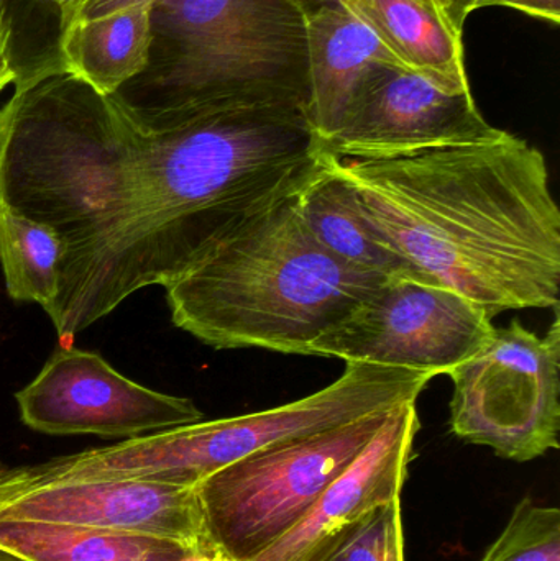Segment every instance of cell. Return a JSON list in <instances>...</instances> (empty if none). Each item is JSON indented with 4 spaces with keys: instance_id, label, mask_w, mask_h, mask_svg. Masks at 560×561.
I'll use <instances>...</instances> for the list:
<instances>
[{
    "instance_id": "12",
    "label": "cell",
    "mask_w": 560,
    "mask_h": 561,
    "mask_svg": "<svg viewBox=\"0 0 560 561\" xmlns=\"http://www.w3.org/2000/svg\"><path fill=\"white\" fill-rule=\"evenodd\" d=\"M420 427L416 402L397 405L306 516L250 561L331 560L380 507L401 497Z\"/></svg>"
},
{
    "instance_id": "28",
    "label": "cell",
    "mask_w": 560,
    "mask_h": 561,
    "mask_svg": "<svg viewBox=\"0 0 560 561\" xmlns=\"http://www.w3.org/2000/svg\"><path fill=\"white\" fill-rule=\"evenodd\" d=\"M180 561H232L217 552H190Z\"/></svg>"
},
{
    "instance_id": "11",
    "label": "cell",
    "mask_w": 560,
    "mask_h": 561,
    "mask_svg": "<svg viewBox=\"0 0 560 561\" xmlns=\"http://www.w3.org/2000/svg\"><path fill=\"white\" fill-rule=\"evenodd\" d=\"M0 520L69 524L214 552L194 486L140 480L48 484L0 507Z\"/></svg>"
},
{
    "instance_id": "14",
    "label": "cell",
    "mask_w": 560,
    "mask_h": 561,
    "mask_svg": "<svg viewBox=\"0 0 560 561\" xmlns=\"http://www.w3.org/2000/svg\"><path fill=\"white\" fill-rule=\"evenodd\" d=\"M407 71L450 92L470 89L462 32L424 0H342Z\"/></svg>"
},
{
    "instance_id": "8",
    "label": "cell",
    "mask_w": 560,
    "mask_h": 561,
    "mask_svg": "<svg viewBox=\"0 0 560 561\" xmlns=\"http://www.w3.org/2000/svg\"><path fill=\"white\" fill-rule=\"evenodd\" d=\"M112 95L137 122L227 102L306 104L305 26L206 48H151L147 69Z\"/></svg>"
},
{
    "instance_id": "16",
    "label": "cell",
    "mask_w": 560,
    "mask_h": 561,
    "mask_svg": "<svg viewBox=\"0 0 560 561\" xmlns=\"http://www.w3.org/2000/svg\"><path fill=\"white\" fill-rule=\"evenodd\" d=\"M302 26L305 16L286 0H160L151 9V48H206Z\"/></svg>"
},
{
    "instance_id": "25",
    "label": "cell",
    "mask_w": 560,
    "mask_h": 561,
    "mask_svg": "<svg viewBox=\"0 0 560 561\" xmlns=\"http://www.w3.org/2000/svg\"><path fill=\"white\" fill-rule=\"evenodd\" d=\"M477 0H446V13L450 22L459 28L460 32L466 25L467 16L473 12Z\"/></svg>"
},
{
    "instance_id": "10",
    "label": "cell",
    "mask_w": 560,
    "mask_h": 561,
    "mask_svg": "<svg viewBox=\"0 0 560 561\" xmlns=\"http://www.w3.org/2000/svg\"><path fill=\"white\" fill-rule=\"evenodd\" d=\"M503 131L487 122L472 91H446L407 69L387 66L362 89L322 153L338 160H395L483 144Z\"/></svg>"
},
{
    "instance_id": "3",
    "label": "cell",
    "mask_w": 560,
    "mask_h": 561,
    "mask_svg": "<svg viewBox=\"0 0 560 561\" xmlns=\"http://www.w3.org/2000/svg\"><path fill=\"white\" fill-rule=\"evenodd\" d=\"M381 280L319 245L292 194L233 227L164 289L174 325L204 345L306 356Z\"/></svg>"
},
{
    "instance_id": "30",
    "label": "cell",
    "mask_w": 560,
    "mask_h": 561,
    "mask_svg": "<svg viewBox=\"0 0 560 561\" xmlns=\"http://www.w3.org/2000/svg\"><path fill=\"white\" fill-rule=\"evenodd\" d=\"M0 561H23L16 559V557L9 556V553L0 552Z\"/></svg>"
},
{
    "instance_id": "21",
    "label": "cell",
    "mask_w": 560,
    "mask_h": 561,
    "mask_svg": "<svg viewBox=\"0 0 560 561\" xmlns=\"http://www.w3.org/2000/svg\"><path fill=\"white\" fill-rule=\"evenodd\" d=\"M480 561H560V511L519 501Z\"/></svg>"
},
{
    "instance_id": "24",
    "label": "cell",
    "mask_w": 560,
    "mask_h": 561,
    "mask_svg": "<svg viewBox=\"0 0 560 561\" xmlns=\"http://www.w3.org/2000/svg\"><path fill=\"white\" fill-rule=\"evenodd\" d=\"M485 7H508L533 19L551 22L552 25L560 23V0H477L473 12Z\"/></svg>"
},
{
    "instance_id": "17",
    "label": "cell",
    "mask_w": 560,
    "mask_h": 561,
    "mask_svg": "<svg viewBox=\"0 0 560 561\" xmlns=\"http://www.w3.org/2000/svg\"><path fill=\"white\" fill-rule=\"evenodd\" d=\"M151 9L153 5L130 7L69 25L62 38L69 75L105 95L115 94L140 76L153 46Z\"/></svg>"
},
{
    "instance_id": "23",
    "label": "cell",
    "mask_w": 560,
    "mask_h": 561,
    "mask_svg": "<svg viewBox=\"0 0 560 561\" xmlns=\"http://www.w3.org/2000/svg\"><path fill=\"white\" fill-rule=\"evenodd\" d=\"M160 0H61L65 25L98 19L117 10L130 9L137 5H155Z\"/></svg>"
},
{
    "instance_id": "6",
    "label": "cell",
    "mask_w": 560,
    "mask_h": 561,
    "mask_svg": "<svg viewBox=\"0 0 560 561\" xmlns=\"http://www.w3.org/2000/svg\"><path fill=\"white\" fill-rule=\"evenodd\" d=\"M560 316L546 335L518 320L449 373L450 432L489 447L503 460L528 463L559 450Z\"/></svg>"
},
{
    "instance_id": "15",
    "label": "cell",
    "mask_w": 560,
    "mask_h": 561,
    "mask_svg": "<svg viewBox=\"0 0 560 561\" xmlns=\"http://www.w3.org/2000/svg\"><path fill=\"white\" fill-rule=\"evenodd\" d=\"M295 203L319 245L348 268L381 279L423 275L375 232L351 184L332 168L328 154L322 153L315 173L296 191Z\"/></svg>"
},
{
    "instance_id": "13",
    "label": "cell",
    "mask_w": 560,
    "mask_h": 561,
    "mask_svg": "<svg viewBox=\"0 0 560 561\" xmlns=\"http://www.w3.org/2000/svg\"><path fill=\"white\" fill-rule=\"evenodd\" d=\"M305 30L306 114L322 148L338 134L372 76L387 66H403L342 3L309 15Z\"/></svg>"
},
{
    "instance_id": "26",
    "label": "cell",
    "mask_w": 560,
    "mask_h": 561,
    "mask_svg": "<svg viewBox=\"0 0 560 561\" xmlns=\"http://www.w3.org/2000/svg\"><path fill=\"white\" fill-rule=\"evenodd\" d=\"M286 2L295 7L305 19H308L309 15L319 12V10L341 5L342 0H286Z\"/></svg>"
},
{
    "instance_id": "22",
    "label": "cell",
    "mask_w": 560,
    "mask_h": 561,
    "mask_svg": "<svg viewBox=\"0 0 560 561\" xmlns=\"http://www.w3.org/2000/svg\"><path fill=\"white\" fill-rule=\"evenodd\" d=\"M329 561H407L401 497L380 507Z\"/></svg>"
},
{
    "instance_id": "7",
    "label": "cell",
    "mask_w": 560,
    "mask_h": 561,
    "mask_svg": "<svg viewBox=\"0 0 560 561\" xmlns=\"http://www.w3.org/2000/svg\"><path fill=\"white\" fill-rule=\"evenodd\" d=\"M495 325L456 290L424 275L381 280L306 356L446 375L476 355Z\"/></svg>"
},
{
    "instance_id": "5",
    "label": "cell",
    "mask_w": 560,
    "mask_h": 561,
    "mask_svg": "<svg viewBox=\"0 0 560 561\" xmlns=\"http://www.w3.org/2000/svg\"><path fill=\"white\" fill-rule=\"evenodd\" d=\"M393 409L275 445L199 481L194 488L210 549L250 561L278 542L354 463Z\"/></svg>"
},
{
    "instance_id": "9",
    "label": "cell",
    "mask_w": 560,
    "mask_h": 561,
    "mask_svg": "<svg viewBox=\"0 0 560 561\" xmlns=\"http://www.w3.org/2000/svg\"><path fill=\"white\" fill-rule=\"evenodd\" d=\"M23 424L39 434L135 438L204 421L191 399L163 394L112 368L101 355L61 348L15 394Z\"/></svg>"
},
{
    "instance_id": "20",
    "label": "cell",
    "mask_w": 560,
    "mask_h": 561,
    "mask_svg": "<svg viewBox=\"0 0 560 561\" xmlns=\"http://www.w3.org/2000/svg\"><path fill=\"white\" fill-rule=\"evenodd\" d=\"M61 0H0V46L15 75V88L65 75Z\"/></svg>"
},
{
    "instance_id": "2",
    "label": "cell",
    "mask_w": 560,
    "mask_h": 561,
    "mask_svg": "<svg viewBox=\"0 0 560 561\" xmlns=\"http://www.w3.org/2000/svg\"><path fill=\"white\" fill-rule=\"evenodd\" d=\"M329 160L391 250L490 319L560 307V210L528 141L503 131L395 160Z\"/></svg>"
},
{
    "instance_id": "4",
    "label": "cell",
    "mask_w": 560,
    "mask_h": 561,
    "mask_svg": "<svg viewBox=\"0 0 560 561\" xmlns=\"http://www.w3.org/2000/svg\"><path fill=\"white\" fill-rule=\"evenodd\" d=\"M431 378L410 369L345 363L331 385L288 404L237 417L201 421L128 438L42 463L45 484L88 480H140L196 486L250 455L372 412L418 402Z\"/></svg>"
},
{
    "instance_id": "27",
    "label": "cell",
    "mask_w": 560,
    "mask_h": 561,
    "mask_svg": "<svg viewBox=\"0 0 560 561\" xmlns=\"http://www.w3.org/2000/svg\"><path fill=\"white\" fill-rule=\"evenodd\" d=\"M15 82V75H13L12 68H10L9 61H7L5 53H3L2 46H0V92L7 88V85Z\"/></svg>"
},
{
    "instance_id": "29",
    "label": "cell",
    "mask_w": 560,
    "mask_h": 561,
    "mask_svg": "<svg viewBox=\"0 0 560 561\" xmlns=\"http://www.w3.org/2000/svg\"><path fill=\"white\" fill-rule=\"evenodd\" d=\"M424 2L431 3V5H434L436 9L443 10V12L446 13V0H424Z\"/></svg>"
},
{
    "instance_id": "18",
    "label": "cell",
    "mask_w": 560,
    "mask_h": 561,
    "mask_svg": "<svg viewBox=\"0 0 560 561\" xmlns=\"http://www.w3.org/2000/svg\"><path fill=\"white\" fill-rule=\"evenodd\" d=\"M0 552L23 561H180L176 543L69 524L0 520Z\"/></svg>"
},
{
    "instance_id": "1",
    "label": "cell",
    "mask_w": 560,
    "mask_h": 561,
    "mask_svg": "<svg viewBox=\"0 0 560 561\" xmlns=\"http://www.w3.org/2000/svg\"><path fill=\"white\" fill-rule=\"evenodd\" d=\"M321 158L302 102L199 105L140 125L115 95L65 72L0 111V203L61 240L46 313L62 342L180 278L295 194Z\"/></svg>"
},
{
    "instance_id": "19",
    "label": "cell",
    "mask_w": 560,
    "mask_h": 561,
    "mask_svg": "<svg viewBox=\"0 0 560 561\" xmlns=\"http://www.w3.org/2000/svg\"><path fill=\"white\" fill-rule=\"evenodd\" d=\"M59 262L58 233L0 203V266L9 296L48 312L58 296Z\"/></svg>"
}]
</instances>
